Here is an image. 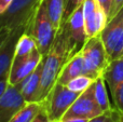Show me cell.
<instances>
[{"instance_id":"obj_29","label":"cell","mask_w":123,"mask_h":122,"mask_svg":"<svg viewBox=\"0 0 123 122\" xmlns=\"http://www.w3.org/2000/svg\"><path fill=\"white\" fill-rule=\"evenodd\" d=\"M13 0H0V14L4 12L8 9V6L12 3Z\"/></svg>"},{"instance_id":"obj_3","label":"cell","mask_w":123,"mask_h":122,"mask_svg":"<svg viewBox=\"0 0 123 122\" xmlns=\"http://www.w3.org/2000/svg\"><path fill=\"white\" fill-rule=\"evenodd\" d=\"M41 2L42 0H13L8 9L0 14V28L27 29Z\"/></svg>"},{"instance_id":"obj_14","label":"cell","mask_w":123,"mask_h":122,"mask_svg":"<svg viewBox=\"0 0 123 122\" xmlns=\"http://www.w3.org/2000/svg\"><path fill=\"white\" fill-rule=\"evenodd\" d=\"M81 75H86V68H85L84 60H83L82 55L80 52H78L74 55H72L69 58V61L65 64L60 77H58L57 82L65 85L72 78Z\"/></svg>"},{"instance_id":"obj_21","label":"cell","mask_w":123,"mask_h":122,"mask_svg":"<svg viewBox=\"0 0 123 122\" xmlns=\"http://www.w3.org/2000/svg\"><path fill=\"white\" fill-rule=\"evenodd\" d=\"M87 122H123V116L117 109H111L91 119Z\"/></svg>"},{"instance_id":"obj_13","label":"cell","mask_w":123,"mask_h":122,"mask_svg":"<svg viewBox=\"0 0 123 122\" xmlns=\"http://www.w3.org/2000/svg\"><path fill=\"white\" fill-rule=\"evenodd\" d=\"M43 62H44V57L42 58V61L38 65V67L26 79H24L23 81L18 83L19 88H21V92L27 103L40 102V99H39V91H40V83H41V78H42Z\"/></svg>"},{"instance_id":"obj_4","label":"cell","mask_w":123,"mask_h":122,"mask_svg":"<svg viewBox=\"0 0 123 122\" xmlns=\"http://www.w3.org/2000/svg\"><path fill=\"white\" fill-rule=\"evenodd\" d=\"M79 52L84 60L86 75L93 79L102 76L103 71L110 62L99 35L87 39Z\"/></svg>"},{"instance_id":"obj_1","label":"cell","mask_w":123,"mask_h":122,"mask_svg":"<svg viewBox=\"0 0 123 122\" xmlns=\"http://www.w3.org/2000/svg\"><path fill=\"white\" fill-rule=\"evenodd\" d=\"M74 49L70 41L69 32H68L66 23L63 22L60 29L57 30L53 45L47 55H44L43 62V71L39 91V99L40 102L44 101L53 86L56 84L62 70L65 64L69 61L72 55H74Z\"/></svg>"},{"instance_id":"obj_15","label":"cell","mask_w":123,"mask_h":122,"mask_svg":"<svg viewBox=\"0 0 123 122\" xmlns=\"http://www.w3.org/2000/svg\"><path fill=\"white\" fill-rule=\"evenodd\" d=\"M102 76L110 90V93L112 94L116 89L123 83V56L110 61L103 71Z\"/></svg>"},{"instance_id":"obj_26","label":"cell","mask_w":123,"mask_h":122,"mask_svg":"<svg viewBox=\"0 0 123 122\" xmlns=\"http://www.w3.org/2000/svg\"><path fill=\"white\" fill-rule=\"evenodd\" d=\"M32 122H54V121L49 117V115H48L47 110L44 108L42 111H40L37 115V117L32 120Z\"/></svg>"},{"instance_id":"obj_8","label":"cell","mask_w":123,"mask_h":122,"mask_svg":"<svg viewBox=\"0 0 123 122\" xmlns=\"http://www.w3.org/2000/svg\"><path fill=\"white\" fill-rule=\"evenodd\" d=\"M82 6L87 38L98 36L106 26L108 16L97 0H84Z\"/></svg>"},{"instance_id":"obj_10","label":"cell","mask_w":123,"mask_h":122,"mask_svg":"<svg viewBox=\"0 0 123 122\" xmlns=\"http://www.w3.org/2000/svg\"><path fill=\"white\" fill-rule=\"evenodd\" d=\"M68 32H69L70 41L74 53H78L84 43L86 42L87 35L85 31V23H84V15H83V6L80 4L77 6L65 19Z\"/></svg>"},{"instance_id":"obj_24","label":"cell","mask_w":123,"mask_h":122,"mask_svg":"<svg viewBox=\"0 0 123 122\" xmlns=\"http://www.w3.org/2000/svg\"><path fill=\"white\" fill-rule=\"evenodd\" d=\"M112 1L113 0H97V2L99 3V6H102V9L107 14L108 18H109V16H110L111 8H112Z\"/></svg>"},{"instance_id":"obj_30","label":"cell","mask_w":123,"mask_h":122,"mask_svg":"<svg viewBox=\"0 0 123 122\" xmlns=\"http://www.w3.org/2000/svg\"><path fill=\"white\" fill-rule=\"evenodd\" d=\"M87 119H83V118H64L58 122H87Z\"/></svg>"},{"instance_id":"obj_25","label":"cell","mask_w":123,"mask_h":122,"mask_svg":"<svg viewBox=\"0 0 123 122\" xmlns=\"http://www.w3.org/2000/svg\"><path fill=\"white\" fill-rule=\"evenodd\" d=\"M123 8V0H113L112 1V8H111V12H110V16H109L108 21L110 18H112L118 12Z\"/></svg>"},{"instance_id":"obj_9","label":"cell","mask_w":123,"mask_h":122,"mask_svg":"<svg viewBox=\"0 0 123 122\" xmlns=\"http://www.w3.org/2000/svg\"><path fill=\"white\" fill-rule=\"evenodd\" d=\"M26 103L18 83H9L6 90L0 97V122H9Z\"/></svg>"},{"instance_id":"obj_6","label":"cell","mask_w":123,"mask_h":122,"mask_svg":"<svg viewBox=\"0 0 123 122\" xmlns=\"http://www.w3.org/2000/svg\"><path fill=\"white\" fill-rule=\"evenodd\" d=\"M109 61L123 56V8L107 22L99 34Z\"/></svg>"},{"instance_id":"obj_20","label":"cell","mask_w":123,"mask_h":122,"mask_svg":"<svg viewBox=\"0 0 123 122\" xmlns=\"http://www.w3.org/2000/svg\"><path fill=\"white\" fill-rule=\"evenodd\" d=\"M95 81V79H93L92 77L86 75H81L78 76V77L72 78L71 80L67 82L65 84L70 91H74V92L77 93H83L85 90L90 88V86L93 84V82Z\"/></svg>"},{"instance_id":"obj_7","label":"cell","mask_w":123,"mask_h":122,"mask_svg":"<svg viewBox=\"0 0 123 122\" xmlns=\"http://www.w3.org/2000/svg\"><path fill=\"white\" fill-rule=\"evenodd\" d=\"M94 83V82H93ZM104 114L103 109L99 107L97 101L94 94V86L92 84L87 90L79 95V97L74 101L71 107L68 109L65 114L64 118H83V119H91Z\"/></svg>"},{"instance_id":"obj_22","label":"cell","mask_w":123,"mask_h":122,"mask_svg":"<svg viewBox=\"0 0 123 122\" xmlns=\"http://www.w3.org/2000/svg\"><path fill=\"white\" fill-rule=\"evenodd\" d=\"M111 95H112L113 102H115L116 109L123 116V83L120 84Z\"/></svg>"},{"instance_id":"obj_17","label":"cell","mask_w":123,"mask_h":122,"mask_svg":"<svg viewBox=\"0 0 123 122\" xmlns=\"http://www.w3.org/2000/svg\"><path fill=\"white\" fill-rule=\"evenodd\" d=\"M44 108V101L26 103L25 106L19 111H17L9 122H32L37 115L42 111Z\"/></svg>"},{"instance_id":"obj_23","label":"cell","mask_w":123,"mask_h":122,"mask_svg":"<svg viewBox=\"0 0 123 122\" xmlns=\"http://www.w3.org/2000/svg\"><path fill=\"white\" fill-rule=\"evenodd\" d=\"M84 0H66V10H65V18L80 4L83 3ZM64 18V19H65Z\"/></svg>"},{"instance_id":"obj_28","label":"cell","mask_w":123,"mask_h":122,"mask_svg":"<svg viewBox=\"0 0 123 122\" xmlns=\"http://www.w3.org/2000/svg\"><path fill=\"white\" fill-rule=\"evenodd\" d=\"M10 32H11V30H9L8 28H0V47H1L4 43V41L8 39Z\"/></svg>"},{"instance_id":"obj_19","label":"cell","mask_w":123,"mask_h":122,"mask_svg":"<svg viewBox=\"0 0 123 122\" xmlns=\"http://www.w3.org/2000/svg\"><path fill=\"white\" fill-rule=\"evenodd\" d=\"M38 50V45H37L36 40L34 37L30 36L27 32H24L21 35L16 43V49H15V57H24L32 52Z\"/></svg>"},{"instance_id":"obj_2","label":"cell","mask_w":123,"mask_h":122,"mask_svg":"<svg viewBox=\"0 0 123 122\" xmlns=\"http://www.w3.org/2000/svg\"><path fill=\"white\" fill-rule=\"evenodd\" d=\"M26 32L34 37L38 45L39 52L43 56L47 55L54 43L57 29H55L49 17L44 0H42L38 10L36 11L34 18L31 19L28 28L26 29Z\"/></svg>"},{"instance_id":"obj_12","label":"cell","mask_w":123,"mask_h":122,"mask_svg":"<svg viewBox=\"0 0 123 122\" xmlns=\"http://www.w3.org/2000/svg\"><path fill=\"white\" fill-rule=\"evenodd\" d=\"M26 31V28H17L11 30L8 39L0 47V78L9 75L13 60L15 57V49L18 38Z\"/></svg>"},{"instance_id":"obj_5","label":"cell","mask_w":123,"mask_h":122,"mask_svg":"<svg viewBox=\"0 0 123 122\" xmlns=\"http://www.w3.org/2000/svg\"><path fill=\"white\" fill-rule=\"evenodd\" d=\"M79 95L80 93L70 91L66 85L56 82L44 99L45 110L49 117L54 122L61 121Z\"/></svg>"},{"instance_id":"obj_18","label":"cell","mask_w":123,"mask_h":122,"mask_svg":"<svg viewBox=\"0 0 123 122\" xmlns=\"http://www.w3.org/2000/svg\"><path fill=\"white\" fill-rule=\"evenodd\" d=\"M106 85L107 84H106V82H105V79L103 78V76H99L98 78H96L93 83L95 98H96V101H97L99 107L102 108L104 112L113 109L110 105V101H109Z\"/></svg>"},{"instance_id":"obj_16","label":"cell","mask_w":123,"mask_h":122,"mask_svg":"<svg viewBox=\"0 0 123 122\" xmlns=\"http://www.w3.org/2000/svg\"><path fill=\"white\" fill-rule=\"evenodd\" d=\"M47 12L55 29H60L65 18L66 0H44Z\"/></svg>"},{"instance_id":"obj_27","label":"cell","mask_w":123,"mask_h":122,"mask_svg":"<svg viewBox=\"0 0 123 122\" xmlns=\"http://www.w3.org/2000/svg\"><path fill=\"white\" fill-rule=\"evenodd\" d=\"M8 85H9V75H6L0 78V97L4 93V91L6 90Z\"/></svg>"},{"instance_id":"obj_11","label":"cell","mask_w":123,"mask_h":122,"mask_svg":"<svg viewBox=\"0 0 123 122\" xmlns=\"http://www.w3.org/2000/svg\"><path fill=\"white\" fill-rule=\"evenodd\" d=\"M42 58L43 55L39 52V50H36L24 57H14L9 73V83L17 84L26 79L38 67Z\"/></svg>"}]
</instances>
